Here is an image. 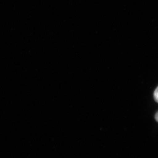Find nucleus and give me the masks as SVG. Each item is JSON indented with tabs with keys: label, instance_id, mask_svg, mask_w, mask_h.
Instances as JSON below:
<instances>
[{
	"label": "nucleus",
	"instance_id": "2",
	"mask_svg": "<svg viewBox=\"0 0 158 158\" xmlns=\"http://www.w3.org/2000/svg\"><path fill=\"white\" fill-rule=\"evenodd\" d=\"M155 119L156 120V121H157V122H158V112H157V113H156V114Z\"/></svg>",
	"mask_w": 158,
	"mask_h": 158
},
{
	"label": "nucleus",
	"instance_id": "1",
	"mask_svg": "<svg viewBox=\"0 0 158 158\" xmlns=\"http://www.w3.org/2000/svg\"><path fill=\"white\" fill-rule=\"evenodd\" d=\"M154 97L155 100L158 103V87L154 92Z\"/></svg>",
	"mask_w": 158,
	"mask_h": 158
}]
</instances>
